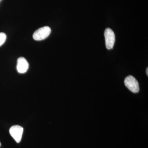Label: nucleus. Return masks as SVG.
Returning <instances> with one entry per match:
<instances>
[{"instance_id":"1","label":"nucleus","mask_w":148,"mask_h":148,"mask_svg":"<svg viewBox=\"0 0 148 148\" xmlns=\"http://www.w3.org/2000/svg\"><path fill=\"white\" fill-rule=\"evenodd\" d=\"M51 33L50 27L45 26L37 29L33 34V38L36 41H41L47 38Z\"/></svg>"},{"instance_id":"2","label":"nucleus","mask_w":148,"mask_h":148,"mask_svg":"<svg viewBox=\"0 0 148 148\" xmlns=\"http://www.w3.org/2000/svg\"><path fill=\"white\" fill-rule=\"evenodd\" d=\"M124 84L126 87L134 93H137L140 90L139 83L132 76L129 75L125 78Z\"/></svg>"},{"instance_id":"3","label":"nucleus","mask_w":148,"mask_h":148,"mask_svg":"<svg viewBox=\"0 0 148 148\" xmlns=\"http://www.w3.org/2000/svg\"><path fill=\"white\" fill-rule=\"evenodd\" d=\"M106 45L107 49H112L114 45L115 41V36L113 31L110 28H107L106 29L104 33Z\"/></svg>"},{"instance_id":"4","label":"nucleus","mask_w":148,"mask_h":148,"mask_svg":"<svg viewBox=\"0 0 148 148\" xmlns=\"http://www.w3.org/2000/svg\"><path fill=\"white\" fill-rule=\"evenodd\" d=\"M24 129L18 125H13L10 127L9 132L10 135L17 143L21 142Z\"/></svg>"},{"instance_id":"5","label":"nucleus","mask_w":148,"mask_h":148,"mask_svg":"<svg viewBox=\"0 0 148 148\" xmlns=\"http://www.w3.org/2000/svg\"><path fill=\"white\" fill-rule=\"evenodd\" d=\"M29 68V64L26 58L24 57H20L17 61L16 69L18 73H25L28 71Z\"/></svg>"},{"instance_id":"6","label":"nucleus","mask_w":148,"mask_h":148,"mask_svg":"<svg viewBox=\"0 0 148 148\" xmlns=\"http://www.w3.org/2000/svg\"><path fill=\"white\" fill-rule=\"evenodd\" d=\"M6 38V35L5 33L2 32L0 33V47L5 42Z\"/></svg>"},{"instance_id":"7","label":"nucleus","mask_w":148,"mask_h":148,"mask_svg":"<svg viewBox=\"0 0 148 148\" xmlns=\"http://www.w3.org/2000/svg\"><path fill=\"white\" fill-rule=\"evenodd\" d=\"M146 74H147V75H148V69L147 68V70H146Z\"/></svg>"},{"instance_id":"8","label":"nucleus","mask_w":148,"mask_h":148,"mask_svg":"<svg viewBox=\"0 0 148 148\" xmlns=\"http://www.w3.org/2000/svg\"><path fill=\"white\" fill-rule=\"evenodd\" d=\"M1 142H0V147H1Z\"/></svg>"},{"instance_id":"9","label":"nucleus","mask_w":148,"mask_h":148,"mask_svg":"<svg viewBox=\"0 0 148 148\" xmlns=\"http://www.w3.org/2000/svg\"><path fill=\"white\" fill-rule=\"evenodd\" d=\"M1 1V0H0V1Z\"/></svg>"}]
</instances>
